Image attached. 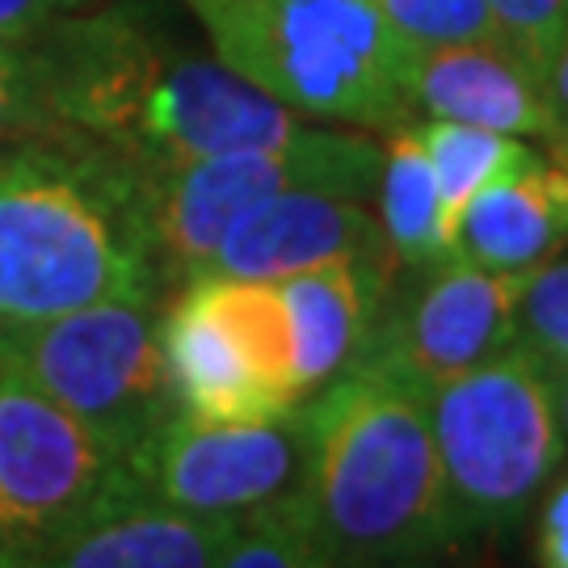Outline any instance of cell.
Here are the masks:
<instances>
[{"label": "cell", "instance_id": "cell-1", "mask_svg": "<svg viewBox=\"0 0 568 568\" xmlns=\"http://www.w3.org/2000/svg\"><path fill=\"white\" fill-rule=\"evenodd\" d=\"M140 164L55 126L0 152V325L156 295Z\"/></svg>", "mask_w": 568, "mask_h": 568}, {"label": "cell", "instance_id": "cell-2", "mask_svg": "<svg viewBox=\"0 0 568 568\" xmlns=\"http://www.w3.org/2000/svg\"><path fill=\"white\" fill-rule=\"evenodd\" d=\"M304 413L307 523L345 568H429L459 544L426 396L379 366H358Z\"/></svg>", "mask_w": 568, "mask_h": 568}, {"label": "cell", "instance_id": "cell-3", "mask_svg": "<svg viewBox=\"0 0 568 568\" xmlns=\"http://www.w3.org/2000/svg\"><path fill=\"white\" fill-rule=\"evenodd\" d=\"M215 60L286 110L396 131L417 47L375 0H185Z\"/></svg>", "mask_w": 568, "mask_h": 568}, {"label": "cell", "instance_id": "cell-4", "mask_svg": "<svg viewBox=\"0 0 568 568\" xmlns=\"http://www.w3.org/2000/svg\"><path fill=\"white\" fill-rule=\"evenodd\" d=\"M459 544L523 523L565 459L551 371L523 342L426 396Z\"/></svg>", "mask_w": 568, "mask_h": 568}, {"label": "cell", "instance_id": "cell-5", "mask_svg": "<svg viewBox=\"0 0 568 568\" xmlns=\"http://www.w3.org/2000/svg\"><path fill=\"white\" fill-rule=\"evenodd\" d=\"M384 148L366 135L304 126L278 148L224 152L190 164H140L143 220L161 274L194 278L244 211L291 190H321L366 203Z\"/></svg>", "mask_w": 568, "mask_h": 568}, {"label": "cell", "instance_id": "cell-6", "mask_svg": "<svg viewBox=\"0 0 568 568\" xmlns=\"http://www.w3.org/2000/svg\"><path fill=\"white\" fill-rule=\"evenodd\" d=\"M156 325V295L105 300L34 325H0V371L131 455L173 413Z\"/></svg>", "mask_w": 568, "mask_h": 568}, {"label": "cell", "instance_id": "cell-7", "mask_svg": "<svg viewBox=\"0 0 568 568\" xmlns=\"http://www.w3.org/2000/svg\"><path fill=\"white\" fill-rule=\"evenodd\" d=\"M156 337L178 413L203 422H270L304 405L278 283L185 278V291L161 312Z\"/></svg>", "mask_w": 568, "mask_h": 568}, {"label": "cell", "instance_id": "cell-8", "mask_svg": "<svg viewBox=\"0 0 568 568\" xmlns=\"http://www.w3.org/2000/svg\"><path fill=\"white\" fill-rule=\"evenodd\" d=\"M126 455L0 371V568H30L131 506Z\"/></svg>", "mask_w": 568, "mask_h": 568}, {"label": "cell", "instance_id": "cell-9", "mask_svg": "<svg viewBox=\"0 0 568 568\" xmlns=\"http://www.w3.org/2000/svg\"><path fill=\"white\" fill-rule=\"evenodd\" d=\"M304 459L300 408L270 422H203L173 408L140 447H131L126 480L135 501L241 523L295 497Z\"/></svg>", "mask_w": 568, "mask_h": 568}, {"label": "cell", "instance_id": "cell-10", "mask_svg": "<svg viewBox=\"0 0 568 568\" xmlns=\"http://www.w3.org/2000/svg\"><path fill=\"white\" fill-rule=\"evenodd\" d=\"M392 283L363 366H379L429 396L518 342V291L527 274H497L447 253Z\"/></svg>", "mask_w": 568, "mask_h": 568}, {"label": "cell", "instance_id": "cell-11", "mask_svg": "<svg viewBox=\"0 0 568 568\" xmlns=\"http://www.w3.org/2000/svg\"><path fill=\"white\" fill-rule=\"evenodd\" d=\"M300 131L304 122L295 110L278 105L220 60L161 47L114 152L135 164H190L224 152L278 148Z\"/></svg>", "mask_w": 568, "mask_h": 568}, {"label": "cell", "instance_id": "cell-12", "mask_svg": "<svg viewBox=\"0 0 568 568\" xmlns=\"http://www.w3.org/2000/svg\"><path fill=\"white\" fill-rule=\"evenodd\" d=\"M328 262H396V257L387 248L379 220L358 199L291 190L244 211L199 274L283 283L291 274Z\"/></svg>", "mask_w": 568, "mask_h": 568}, {"label": "cell", "instance_id": "cell-13", "mask_svg": "<svg viewBox=\"0 0 568 568\" xmlns=\"http://www.w3.org/2000/svg\"><path fill=\"white\" fill-rule=\"evenodd\" d=\"M408 105L426 110L429 119L467 122L501 135H560L548 77L514 47L493 42L417 47L408 68Z\"/></svg>", "mask_w": 568, "mask_h": 568}, {"label": "cell", "instance_id": "cell-14", "mask_svg": "<svg viewBox=\"0 0 568 568\" xmlns=\"http://www.w3.org/2000/svg\"><path fill=\"white\" fill-rule=\"evenodd\" d=\"M392 283L396 262H328L278 283L291 316L300 400L366 363Z\"/></svg>", "mask_w": 568, "mask_h": 568}, {"label": "cell", "instance_id": "cell-15", "mask_svg": "<svg viewBox=\"0 0 568 568\" xmlns=\"http://www.w3.org/2000/svg\"><path fill=\"white\" fill-rule=\"evenodd\" d=\"M568 244V164L539 161L485 185L455 227V253L497 274H527Z\"/></svg>", "mask_w": 568, "mask_h": 568}, {"label": "cell", "instance_id": "cell-16", "mask_svg": "<svg viewBox=\"0 0 568 568\" xmlns=\"http://www.w3.org/2000/svg\"><path fill=\"white\" fill-rule=\"evenodd\" d=\"M236 518H199L131 501L30 568H215Z\"/></svg>", "mask_w": 568, "mask_h": 568}, {"label": "cell", "instance_id": "cell-17", "mask_svg": "<svg viewBox=\"0 0 568 568\" xmlns=\"http://www.w3.org/2000/svg\"><path fill=\"white\" fill-rule=\"evenodd\" d=\"M375 199H379L384 241L400 270H422V265H434L447 253H455L447 224H443L438 182H434L417 126L405 122L392 131L384 164H379V182H375Z\"/></svg>", "mask_w": 568, "mask_h": 568}, {"label": "cell", "instance_id": "cell-18", "mask_svg": "<svg viewBox=\"0 0 568 568\" xmlns=\"http://www.w3.org/2000/svg\"><path fill=\"white\" fill-rule=\"evenodd\" d=\"M422 148L434 169L438 182V199H443V224L447 236L455 244V227L459 215L467 211V203L493 182H506L514 173H527L530 164H539L544 156L518 143L514 135L501 131H485V126H467V122H447L429 119L426 126H417Z\"/></svg>", "mask_w": 568, "mask_h": 568}, {"label": "cell", "instance_id": "cell-19", "mask_svg": "<svg viewBox=\"0 0 568 568\" xmlns=\"http://www.w3.org/2000/svg\"><path fill=\"white\" fill-rule=\"evenodd\" d=\"M215 568H345L307 523L300 493L236 523Z\"/></svg>", "mask_w": 568, "mask_h": 568}, {"label": "cell", "instance_id": "cell-20", "mask_svg": "<svg viewBox=\"0 0 568 568\" xmlns=\"http://www.w3.org/2000/svg\"><path fill=\"white\" fill-rule=\"evenodd\" d=\"M375 4L422 51L426 47H467V42L514 47L485 0H375Z\"/></svg>", "mask_w": 568, "mask_h": 568}, {"label": "cell", "instance_id": "cell-21", "mask_svg": "<svg viewBox=\"0 0 568 568\" xmlns=\"http://www.w3.org/2000/svg\"><path fill=\"white\" fill-rule=\"evenodd\" d=\"M518 342L548 371H568V257L527 270L518 291Z\"/></svg>", "mask_w": 568, "mask_h": 568}, {"label": "cell", "instance_id": "cell-22", "mask_svg": "<svg viewBox=\"0 0 568 568\" xmlns=\"http://www.w3.org/2000/svg\"><path fill=\"white\" fill-rule=\"evenodd\" d=\"M55 126L60 122H51V114L42 110L30 47H21V39H0V148L47 135Z\"/></svg>", "mask_w": 568, "mask_h": 568}, {"label": "cell", "instance_id": "cell-23", "mask_svg": "<svg viewBox=\"0 0 568 568\" xmlns=\"http://www.w3.org/2000/svg\"><path fill=\"white\" fill-rule=\"evenodd\" d=\"M485 4L506 30V39L514 42V51L527 55L548 77L560 39H565L568 0H485Z\"/></svg>", "mask_w": 568, "mask_h": 568}, {"label": "cell", "instance_id": "cell-24", "mask_svg": "<svg viewBox=\"0 0 568 568\" xmlns=\"http://www.w3.org/2000/svg\"><path fill=\"white\" fill-rule=\"evenodd\" d=\"M535 565L568 568V476L548 488L535 518Z\"/></svg>", "mask_w": 568, "mask_h": 568}, {"label": "cell", "instance_id": "cell-25", "mask_svg": "<svg viewBox=\"0 0 568 568\" xmlns=\"http://www.w3.org/2000/svg\"><path fill=\"white\" fill-rule=\"evenodd\" d=\"M81 0H0V39H30Z\"/></svg>", "mask_w": 568, "mask_h": 568}, {"label": "cell", "instance_id": "cell-26", "mask_svg": "<svg viewBox=\"0 0 568 568\" xmlns=\"http://www.w3.org/2000/svg\"><path fill=\"white\" fill-rule=\"evenodd\" d=\"M548 89H551V105H556V119H560V135L551 143H556L560 161L568 164V26H565V39H560V51H556V60H551Z\"/></svg>", "mask_w": 568, "mask_h": 568}, {"label": "cell", "instance_id": "cell-27", "mask_svg": "<svg viewBox=\"0 0 568 568\" xmlns=\"http://www.w3.org/2000/svg\"><path fill=\"white\" fill-rule=\"evenodd\" d=\"M551 396H556V417H560V429H565L568 443V371H551Z\"/></svg>", "mask_w": 568, "mask_h": 568}]
</instances>
